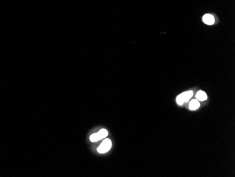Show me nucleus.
Wrapping results in <instances>:
<instances>
[{"mask_svg": "<svg viewBox=\"0 0 235 177\" xmlns=\"http://www.w3.org/2000/svg\"><path fill=\"white\" fill-rule=\"evenodd\" d=\"M192 96H193V91L189 90L187 91V92H184L177 96V99H176V102H177L178 105H182L185 102L189 100V99Z\"/></svg>", "mask_w": 235, "mask_h": 177, "instance_id": "nucleus-1", "label": "nucleus"}, {"mask_svg": "<svg viewBox=\"0 0 235 177\" xmlns=\"http://www.w3.org/2000/svg\"><path fill=\"white\" fill-rule=\"evenodd\" d=\"M112 145L111 141L110 139H105V140L101 143V144L99 146V148H97V151L99 153L103 154L107 152L111 149Z\"/></svg>", "mask_w": 235, "mask_h": 177, "instance_id": "nucleus-2", "label": "nucleus"}, {"mask_svg": "<svg viewBox=\"0 0 235 177\" xmlns=\"http://www.w3.org/2000/svg\"><path fill=\"white\" fill-rule=\"evenodd\" d=\"M108 131L106 129H101L97 133L92 134L90 136V140L92 142H97V141L105 138L108 135Z\"/></svg>", "mask_w": 235, "mask_h": 177, "instance_id": "nucleus-3", "label": "nucleus"}, {"mask_svg": "<svg viewBox=\"0 0 235 177\" xmlns=\"http://www.w3.org/2000/svg\"><path fill=\"white\" fill-rule=\"evenodd\" d=\"M203 21L207 25H213L215 23V19L211 14H205L202 18Z\"/></svg>", "mask_w": 235, "mask_h": 177, "instance_id": "nucleus-4", "label": "nucleus"}, {"mask_svg": "<svg viewBox=\"0 0 235 177\" xmlns=\"http://www.w3.org/2000/svg\"><path fill=\"white\" fill-rule=\"evenodd\" d=\"M196 97L199 101H205L207 99V95L204 91L199 90L196 95Z\"/></svg>", "mask_w": 235, "mask_h": 177, "instance_id": "nucleus-5", "label": "nucleus"}, {"mask_svg": "<svg viewBox=\"0 0 235 177\" xmlns=\"http://www.w3.org/2000/svg\"><path fill=\"white\" fill-rule=\"evenodd\" d=\"M199 106H200V102H199L198 100L195 99V100H192L190 102L189 107V109L191 110H196L199 108Z\"/></svg>", "mask_w": 235, "mask_h": 177, "instance_id": "nucleus-6", "label": "nucleus"}]
</instances>
